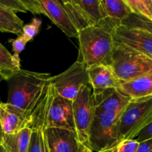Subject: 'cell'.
<instances>
[{
  "label": "cell",
  "mask_w": 152,
  "mask_h": 152,
  "mask_svg": "<svg viewBox=\"0 0 152 152\" xmlns=\"http://www.w3.org/2000/svg\"><path fill=\"white\" fill-rule=\"evenodd\" d=\"M120 25L129 28L146 31L152 34V22L151 21L134 13H131L127 18L120 22Z\"/></svg>",
  "instance_id": "7402d4cb"
},
{
  "label": "cell",
  "mask_w": 152,
  "mask_h": 152,
  "mask_svg": "<svg viewBox=\"0 0 152 152\" xmlns=\"http://www.w3.org/2000/svg\"><path fill=\"white\" fill-rule=\"evenodd\" d=\"M0 152H7L5 150H4V148H3L2 145H1V144H0Z\"/></svg>",
  "instance_id": "1f68e13d"
},
{
  "label": "cell",
  "mask_w": 152,
  "mask_h": 152,
  "mask_svg": "<svg viewBox=\"0 0 152 152\" xmlns=\"http://www.w3.org/2000/svg\"><path fill=\"white\" fill-rule=\"evenodd\" d=\"M24 22L16 13L0 5V31L11 33L19 37L22 34Z\"/></svg>",
  "instance_id": "d6986e66"
},
{
  "label": "cell",
  "mask_w": 152,
  "mask_h": 152,
  "mask_svg": "<svg viewBox=\"0 0 152 152\" xmlns=\"http://www.w3.org/2000/svg\"><path fill=\"white\" fill-rule=\"evenodd\" d=\"M92 99L95 111L119 116L122 114L130 98L123 95L117 88H108L92 92Z\"/></svg>",
  "instance_id": "8fae6325"
},
{
  "label": "cell",
  "mask_w": 152,
  "mask_h": 152,
  "mask_svg": "<svg viewBox=\"0 0 152 152\" xmlns=\"http://www.w3.org/2000/svg\"><path fill=\"white\" fill-rule=\"evenodd\" d=\"M80 152H94L93 151L90 149L89 148H88L86 145H81V147H80Z\"/></svg>",
  "instance_id": "f546056e"
},
{
  "label": "cell",
  "mask_w": 152,
  "mask_h": 152,
  "mask_svg": "<svg viewBox=\"0 0 152 152\" xmlns=\"http://www.w3.org/2000/svg\"><path fill=\"white\" fill-rule=\"evenodd\" d=\"M132 13L152 22V0H124Z\"/></svg>",
  "instance_id": "44dd1931"
},
{
  "label": "cell",
  "mask_w": 152,
  "mask_h": 152,
  "mask_svg": "<svg viewBox=\"0 0 152 152\" xmlns=\"http://www.w3.org/2000/svg\"><path fill=\"white\" fill-rule=\"evenodd\" d=\"M42 131H33L28 152H42Z\"/></svg>",
  "instance_id": "d4e9b609"
},
{
  "label": "cell",
  "mask_w": 152,
  "mask_h": 152,
  "mask_svg": "<svg viewBox=\"0 0 152 152\" xmlns=\"http://www.w3.org/2000/svg\"><path fill=\"white\" fill-rule=\"evenodd\" d=\"M47 73H38L21 68L7 80L8 98L7 103L30 113L32 131H44L49 108L55 92Z\"/></svg>",
  "instance_id": "6da1fadb"
},
{
  "label": "cell",
  "mask_w": 152,
  "mask_h": 152,
  "mask_svg": "<svg viewBox=\"0 0 152 152\" xmlns=\"http://www.w3.org/2000/svg\"><path fill=\"white\" fill-rule=\"evenodd\" d=\"M116 43L124 45L152 59V34L119 25L114 30Z\"/></svg>",
  "instance_id": "9c48e42d"
},
{
  "label": "cell",
  "mask_w": 152,
  "mask_h": 152,
  "mask_svg": "<svg viewBox=\"0 0 152 152\" xmlns=\"http://www.w3.org/2000/svg\"><path fill=\"white\" fill-rule=\"evenodd\" d=\"M0 5L11 11L27 13V10L22 0H0Z\"/></svg>",
  "instance_id": "484cf974"
},
{
  "label": "cell",
  "mask_w": 152,
  "mask_h": 152,
  "mask_svg": "<svg viewBox=\"0 0 152 152\" xmlns=\"http://www.w3.org/2000/svg\"><path fill=\"white\" fill-rule=\"evenodd\" d=\"M90 85L83 86L73 100V113L76 134L80 144L88 147L89 130L95 114Z\"/></svg>",
  "instance_id": "8992f818"
},
{
  "label": "cell",
  "mask_w": 152,
  "mask_h": 152,
  "mask_svg": "<svg viewBox=\"0 0 152 152\" xmlns=\"http://www.w3.org/2000/svg\"><path fill=\"white\" fill-rule=\"evenodd\" d=\"M10 42H11L12 48H13V56L16 60L20 62V58H19V53L25 49V45H26L28 42L25 40L22 36H19L17 38L15 39H10L9 40Z\"/></svg>",
  "instance_id": "4316f807"
},
{
  "label": "cell",
  "mask_w": 152,
  "mask_h": 152,
  "mask_svg": "<svg viewBox=\"0 0 152 152\" xmlns=\"http://www.w3.org/2000/svg\"><path fill=\"white\" fill-rule=\"evenodd\" d=\"M117 89L133 100L152 99V71L127 83H120Z\"/></svg>",
  "instance_id": "5bb4252c"
},
{
  "label": "cell",
  "mask_w": 152,
  "mask_h": 152,
  "mask_svg": "<svg viewBox=\"0 0 152 152\" xmlns=\"http://www.w3.org/2000/svg\"><path fill=\"white\" fill-rule=\"evenodd\" d=\"M39 14L48 16L69 38H77L78 31L59 1L37 0Z\"/></svg>",
  "instance_id": "7c38bea8"
},
{
  "label": "cell",
  "mask_w": 152,
  "mask_h": 152,
  "mask_svg": "<svg viewBox=\"0 0 152 152\" xmlns=\"http://www.w3.org/2000/svg\"><path fill=\"white\" fill-rule=\"evenodd\" d=\"M152 122V99H131L119 115L116 126L117 140H134Z\"/></svg>",
  "instance_id": "277c9868"
},
{
  "label": "cell",
  "mask_w": 152,
  "mask_h": 152,
  "mask_svg": "<svg viewBox=\"0 0 152 152\" xmlns=\"http://www.w3.org/2000/svg\"><path fill=\"white\" fill-rule=\"evenodd\" d=\"M47 128H59L76 132L73 101L55 94L46 118L45 129Z\"/></svg>",
  "instance_id": "ba28073f"
},
{
  "label": "cell",
  "mask_w": 152,
  "mask_h": 152,
  "mask_svg": "<svg viewBox=\"0 0 152 152\" xmlns=\"http://www.w3.org/2000/svg\"><path fill=\"white\" fill-rule=\"evenodd\" d=\"M104 18L120 22L132 13L124 0H100Z\"/></svg>",
  "instance_id": "ac0fdd59"
},
{
  "label": "cell",
  "mask_w": 152,
  "mask_h": 152,
  "mask_svg": "<svg viewBox=\"0 0 152 152\" xmlns=\"http://www.w3.org/2000/svg\"><path fill=\"white\" fill-rule=\"evenodd\" d=\"M136 152H152V138L139 142Z\"/></svg>",
  "instance_id": "f1b7e54d"
},
{
  "label": "cell",
  "mask_w": 152,
  "mask_h": 152,
  "mask_svg": "<svg viewBox=\"0 0 152 152\" xmlns=\"http://www.w3.org/2000/svg\"><path fill=\"white\" fill-rule=\"evenodd\" d=\"M0 125L3 134H12L25 128L32 130V117L30 113L9 103H0Z\"/></svg>",
  "instance_id": "30bf717a"
},
{
  "label": "cell",
  "mask_w": 152,
  "mask_h": 152,
  "mask_svg": "<svg viewBox=\"0 0 152 152\" xmlns=\"http://www.w3.org/2000/svg\"><path fill=\"white\" fill-rule=\"evenodd\" d=\"M32 132L29 128H25L16 134H3L0 144L7 152H28Z\"/></svg>",
  "instance_id": "2e32d148"
},
{
  "label": "cell",
  "mask_w": 152,
  "mask_h": 152,
  "mask_svg": "<svg viewBox=\"0 0 152 152\" xmlns=\"http://www.w3.org/2000/svg\"><path fill=\"white\" fill-rule=\"evenodd\" d=\"M89 85L93 92L108 88H118L120 83L108 65H98L88 68Z\"/></svg>",
  "instance_id": "9a60e30c"
},
{
  "label": "cell",
  "mask_w": 152,
  "mask_h": 152,
  "mask_svg": "<svg viewBox=\"0 0 152 152\" xmlns=\"http://www.w3.org/2000/svg\"><path fill=\"white\" fill-rule=\"evenodd\" d=\"M120 24L104 19L98 24L78 32L79 57L88 68L98 65H108L116 46L114 30Z\"/></svg>",
  "instance_id": "7a4b0ae2"
},
{
  "label": "cell",
  "mask_w": 152,
  "mask_h": 152,
  "mask_svg": "<svg viewBox=\"0 0 152 152\" xmlns=\"http://www.w3.org/2000/svg\"><path fill=\"white\" fill-rule=\"evenodd\" d=\"M55 94L73 101L83 86L89 84L88 67L80 59L58 75L49 79Z\"/></svg>",
  "instance_id": "5b68a950"
},
{
  "label": "cell",
  "mask_w": 152,
  "mask_h": 152,
  "mask_svg": "<svg viewBox=\"0 0 152 152\" xmlns=\"http://www.w3.org/2000/svg\"><path fill=\"white\" fill-rule=\"evenodd\" d=\"M138 145L135 140H117L98 152H136Z\"/></svg>",
  "instance_id": "603a6c76"
},
{
  "label": "cell",
  "mask_w": 152,
  "mask_h": 152,
  "mask_svg": "<svg viewBox=\"0 0 152 152\" xmlns=\"http://www.w3.org/2000/svg\"><path fill=\"white\" fill-rule=\"evenodd\" d=\"M119 116L95 111L89 130L88 148L98 152L117 140L116 126Z\"/></svg>",
  "instance_id": "52a82bcc"
},
{
  "label": "cell",
  "mask_w": 152,
  "mask_h": 152,
  "mask_svg": "<svg viewBox=\"0 0 152 152\" xmlns=\"http://www.w3.org/2000/svg\"><path fill=\"white\" fill-rule=\"evenodd\" d=\"M3 80H4V78L1 75V74H0V83H1V81H3Z\"/></svg>",
  "instance_id": "d6a6232c"
},
{
  "label": "cell",
  "mask_w": 152,
  "mask_h": 152,
  "mask_svg": "<svg viewBox=\"0 0 152 152\" xmlns=\"http://www.w3.org/2000/svg\"><path fill=\"white\" fill-rule=\"evenodd\" d=\"M108 66L120 84L152 71V59L124 45L116 43Z\"/></svg>",
  "instance_id": "3957f363"
},
{
  "label": "cell",
  "mask_w": 152,
  "mask_h": 152,
  "mask_svg": "<svg viewBox=\"0 0 152 152\" xmlns=\"http://www.w3.org/2000/svg\"><path fill=\"white\" fill-rule=\"evenodd\" d=\"M151 138H152V122L140 132L139 134L136 137L134 140L138 142H140L151 139Z\"/></svg>",
  "instance_id": "83f0119b"
},
{
  "label": "cell",
  "mask_w": 152,
  "mask_h": 152,
  "mask_svg": "<svg viewBox=\"0 0 152 152\" xmlns=\"http://www.w3.org/2000/svg\"><path fill=\"white\" fill-rule=\"evenodd\" d=\"M83 19L90 27L104 19L100 0H74Z\"/></svg>",
  "instance_id": "e0dca14e"
},
{
  "label": "cell",
  "mask_w": 152,
  "mask_h": 152,
  "mask_svg": "<svg viewBox=\"0 0 152 152\" xmlns=\"http://www.w3.org/2000/svg\"><path fill=\"white\" fill-rule=\"evenodd\" d=\"M43 133L51 152H80L81 144L75 132L59 128H47Z\"/></svg>",
  "instance_id": "4fadbf2b"
},
{
  "label": "cell",
  "mask_w": 152,
  "mask_h": 152,
  "mask_svg": "<svg viewBox=\"0 0 152 152\" xmlns=\"http://www.w3.org/2000/svg\"><path fill=\"white\" fill-rule=\"evenodd\" d=\"M3 136V133H2V131H1V125H0V143L1 142V138H2Z\"/></svg>",
  "instance_id": "4dcf8cb0"
},
{
  "label": "cell",
  "mask_w": 152,
  "mask_h": 152,
  "mask_svg": "<svg viewBox=\"0 0 152 152\" xmlns=\"http://www.w3.org/2000/svg\"><path fill=\"white\" fill-rule=\"evenodd\" d=\"M21 69L20 62L0 42V74L7 80Z\"/></svg>",
  "instance_id": "ffe728a7"
},
{
  "label": "cell",
  "mask_w": 152,
  "mask_h": 152,
  "mask_svg": "<svg viewBox=\"0 0 152 152\" xmlns=\"http://www.w3.org/2000/svg\"><path fill=\"white\" fill-rule=\"evenodd\" d=\"M42 21L37 18H34L29 24L24 25L22 28V36L27 42L31 41L39 33Z\"/></svg>",
  "instance_id": "cb8c5ba5"
}]
</instances>
